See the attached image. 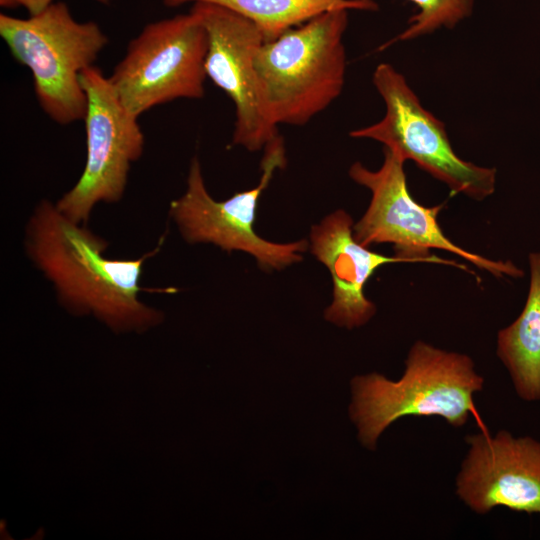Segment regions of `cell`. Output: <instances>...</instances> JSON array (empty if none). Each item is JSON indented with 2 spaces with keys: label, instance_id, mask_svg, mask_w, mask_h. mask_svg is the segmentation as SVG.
I'll list each match as a JSON object with an SVG mask.
<instances>
[{
  "label": "cell",
  "instance_id": "277c9868",
  "mask_svg": "<svg viewBox=\"0 0 540 540\" xmlns=\"http://www.w3.org/2000/svg\"><path fill=\"white\" fill-rule=\"evenodd\" d=\"M0 35L11 55L30 69L42 110L57 124L84 120L81 72L94 65L109 39L94 21L78 22L64 2L28 18L0 14Z\"/></svg>",
  "mask_w": 540,
  "mask_h": 540
},
{
  "label": "cell",
  "instance_id": "3957f363",
  "mask_svg": "<svg viewBox=\"0 0 540 540\" xmlns=\"http://www.w3.org/2000/svg\"><path fill=\"white\" fill-rule=\"evenodd\" d=\"M348 11L324 12L257 49L259 99L273 125L303 126L342 93Z\"/></svg>",
  "mask_w": 540,
  "mask_h": 540
},
{
  "label": "cell",
  "instance_id": "9a60e30c",
  "mask_svg": "<svg viewBox=\"0 0 540 540\" xmlns=\"http://www.w3.org/2000/svg\"><path fill=\"white\" fill-rule=\"evenodd\" d=\"M418 11L409 20V26L381 49L396 41H408L428 35L441 28L452 29L468 18L474 0H408Z\"/></svg>",
  "mask_w": 540,
  "mask_h": 540
},
{
  "label": "cell",
  "instance_id": "5b68a950",
  "mask_svg": "<svg viewBox=\"0 0 540 540\" xmlns=\"http://www.w3.org/2000/svg\"><path fill=\"white\" fill-rule=\"evenodd\" d=\"M382 166L372 171L355 162L349 168L350 178L371 191L370 204L353 225L354 238L363 246L391 243L395 255L406 262H431L468 268L453 260L430 255V249L455 254L496 278H522L524 272L512 261L492 260L453 243L442 231L438 215L443 205L426 207L411 196L406 182L404 163L397 154L384 147Z\"/></svg>",
  "mask_w": 540,
  "mask_h": 540
},
{
  "label": "cell",
  "instance_id": "9c48e42d",
  "mask_svg": "<svg viewBox=\"0 0 540 540\" xmlns=\"http://www.w3.org/2000/svg\"><path fill=\"white\" fill-rule=\"evenodd\" d=\"M87 95V157L76 184L56 203L58 210L77 224L88 221L99 202L119 201L133 162L143 152L144 135L138 117L130 113L109 77L92 65L80 74Z\"/></svg>",
  "mask_w": 540,
  "mask_h": 540
},
{
  "label": "cell",
  "instance_id": "7c38bea8",
  "mask_svg": "<svg viewBox=\"0 0 540 540\" xmlns=\"http://www.w3.org/2000/svg\"><path fill=\"white\" fill-rule=\"evenodd\" d=\"M353 225L352 217L339 209L313 225L310 232V251L328 268L333 282V300L324 317L347 329L363 326L376 313L375 304L364 294V286L376 269L406 262L361 245L354 238Z\"/></svg>",
  "mask_w": 540,
  "mask_h": 540
},
{
  "label": "cell",
  "instance_id": "ba28073f",
  "mask_svg": "<svg viewBox=\"0 0 540 540\" xmlns=\"http://www.w3.org/2000/svg\"><path fill=\"white\" fill-rule=\"evenodd\" d=\"M286 165L285 147L278 135L264 148L262 176L252 189L235 193L224 201L208 193L197 157L190 164L185 193L170 204V216L189 243H212L228 252L239 250L255 257L266 271L283 268L303 260L305 239L275 243L256 234L254 222L258 199L270 183L274 171Z\"/></svg>",
  "mask_w": 540,
  "mask_h": 540
},
{
  "label": "cell",
  "instance_id": "5bb4252c",
  "mask_svg": "<svg viewBox=\"0 0 540 540\" xmlns=\"http://www.w3.org/2000/svg\"><path fill=\"white\" fill-rule=\"evenodd\" d=\"M189 2L211 3L240 14L256 25L264 42L272 41L287 30L330 10L378 9L374 0H163L168 7Z\"/></svg>",
  "mask_w": 540,
  "mask_h": 540
},
{
  "label": "cell",
  "instance_id": "7a4b0ae2",
  "mask_svg": "<svg viewBox=\"0 0 540 540\" xmlns=\"http://www.w3.org/2000/svg\"><path fill=\"white\" fill-rule=\"evenodd\" d=\"M483 386L468 355L418 340L399 380L376 372L352 379L349 413L360 442L374 450L382 432L405 416H438L451 426H464L470 415L478 417L473 400Z\"/></svg>",
  "mask_w": 540,
  "mask_h": 540
},
{
  "label": "cell",
  "instance_id": "52a82bcc",
  "mask_svg": "<svg viewBox=\"0 0 540 540\" xmlns=\"http://www.w3.org/2000/svg\"><path fill=\"white\" fill-rule=\"evenodd\" d=\"M372 80L384 100L385 115L372 125L351 131V137L378 141L402 160L414 161L447 185L452 194L481 201L494 193L496 169L465 161L455 153L444 123L422 106L400 72L381 63Z\"/></svg>",
  "mask_w": 540,
  "mask_h": 540
},
{
  "label": "cell",
  "instance_id": "8992f818",
  "mask_svg": "<svg viewBox=\"0 0 540 540\" xmlns=\"http://www.w3.org/2000/svg\"><path fill=\"white\" fill-rule=\"evenodd\" d=\"M207 52V30L190 10L147 24L129 42L109 80L127 110L139 118L180 98L201 99Z\"/></svg>",
  "mask_w": 540,
  "mask_h": 540
},
{
  "label": "cell",
  "instance_id": "8fae6325",
  "mask_svg": "<svg viewBox=\"0 0 540 540\" xmlns=\"http://www.w3.org/2000/svg\"><path fill=\"white\" fill-rule=\"evenodd\" d=\"M456 494L477 514L497 506L540 514V441L506 430L468 435Z\"/></svg>",
  "mask_w": 540,
  "mask_h": 540
},
{
  "label": "cell",
  "instance_id": "6da1fadb",
  "mask_svg": "<svg viewBox=\"0 0 540 540\" xmlns=\"http://www.w3.org/2000/svg\"><path fill=\"white\" fill-rule=\"evenodd\" d=\"M107 246L47 200L36 206L27 224V254L68 311L93 314L114 332H143L156 326L162 314L138 295L143 264L157 249L138 259H111L104 255Z\"/></svg>",
  "mask_w": 540,
  "mask_h": 540
},
{
  "label": "cell",
  "instance_id": "4fadbf2b",
  "mask_svg": "<svg viewBox=\"0 0 540 540\" xmlns=\"http://www.w3.org/2000/svg\"><path fill=\"white\" fill-rule=\"evenodd\" d=\"M530 283L519 316L497 334L496 354L506 367L517 395L540 400V252L528 255Z\"/></svg>",
  "mask_w": 540,
  "mask_h": 540
},
{
  "label": "cell",
  "instance_id": "30bf717a",
  "mask_svg": "<svg viewBox=\"0 0 540 540\" xmlns=\"http://www.w3.org/2000/svg\"><path fill=\"white\" fill-rule=\"evenodd\" d=\"M208 33L207 77L233 101V144L259 151L278 136L277 126L265 116L254 67L257 49L264 42L256 25L219 5L195 2L191 8Z\"/></svg>",
  "mask_w": 540,
  "mask_h": 540
},
{
  "label": "cell",
  "instance_id": "2e32d148",
  "mask_svg": "<svg viewBox=\"0 0 540 540\" xmlns=\"http://www.w3.org/2000/svg\"><path fill=\"white\" fill-rule=\"evenodd\" d=\"M55 0H0V5L4 8H25L29 15H35L43 11ZM98 3L108 5L114 0H94Z\"/></svg>",
  "mask_w": 540,
  "mask_h": 540
}]
</instances>
